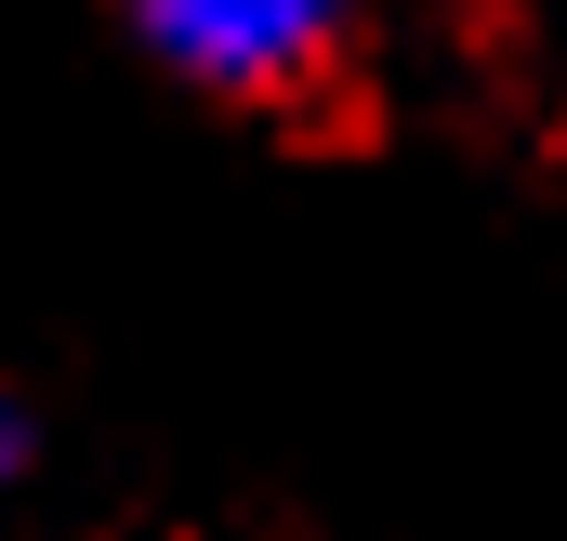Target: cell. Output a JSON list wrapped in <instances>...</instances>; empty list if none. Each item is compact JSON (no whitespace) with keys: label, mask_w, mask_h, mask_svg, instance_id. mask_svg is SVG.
Wrapping results in <instances>:
<instances>
[{"label":"cell","mask_w":567,"mask_h":541,"mask_svg":"<svg viewBox=\"0 0 567 541\" xmlns=\"http://www.w3.org/2000/svg\"><path fill=\"white\" fill-rule=\"evenodd\" d=\"M120 13L185 93H225V106L317 93L357 40V0H120Z\"/></svg>","instance_id":"cell-1"},{"label":"cell","mask_w":567,"mask_h":541,"mask_svg":"<svg viewBox=\"0 0 567 541\" xmlns=\"http://www.w3.org/2000/svg\"><path fill=\"white\" fill-rule=\"evenodd\" d=\"M13 462H27V436H13V409H0V489H13Z\"/></svg>","instance_id":"cell-2"}]
</instances>
